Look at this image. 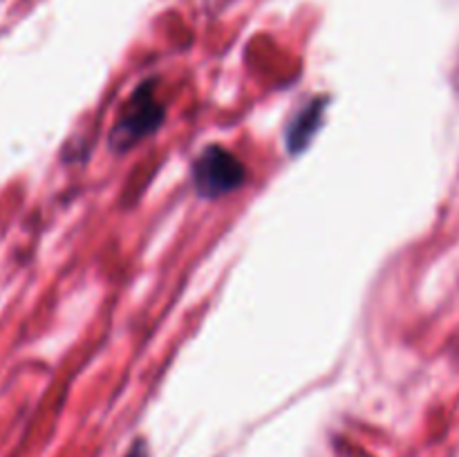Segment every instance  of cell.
Segmentation results:
<instances>
[{"instance_id":"cell-2","label":"cell","mask_w":459,"mask_h":457,"mask_svg":"<svg viewBox=\"0 0 459 457\" xmlns=\"http://www.w3.org/2000/svg\"><path fill=\"white\" fill-rule=\"evenodd\" d=\"M245 182V164L222 146L204 148L193 161V186L202 197H222Z\"/></svg>"},{"instance_id":"cell-3","label":"cell","mask_w":459,"mask_h":457,"mask_svg":"<svg viewBox=\"0 0 459 457\" xmlns=\"http://www.w3.org/2000/svg\"><path fill=\"white\" fill-rule=\"evenodd\" d=\"M323 110H325V103L323 101H312L307 108L296 115V119L291 121V125L287 128V143H290V151L296 152L300 148L307 146V142L312 139V134L316 133L318 125H321Z\"/></svg>"},{"instance_id":"cell-4","label":"cell","mask_w":459,"mask_h":457,"mask_svg":"<svg viewBox=\"0 0 459 457\" xmlns=\"http://www.w3.org/2000/svg\"><path fill=\"white\" fill-rule=\"evenodd\" d=\"M126 457H148V446L143 439H137V442L133 444V448H130L128 453H126Z\"/></svg>"},{"instance_id":"cell-1","label":"cell","mask_w":459,"mask_h":457,"mask_svg":"<svg viewBox=\"0 0 459 457\" xmlns=\"http://www.w3.org/2000/svg\"><path fill=\"white\" fill-rule=\"evenodd\" d=\"M164 121V106L157 101L152 81L139 85L119 112V119L110 130V146L115 152H126L142 139L155 133Z\"/></svg>"}]
</instances>
